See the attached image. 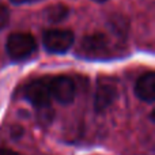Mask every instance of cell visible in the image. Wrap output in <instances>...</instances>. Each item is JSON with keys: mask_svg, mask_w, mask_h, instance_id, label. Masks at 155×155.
<instances>
[{"mask_svg": "<svg viewBox=\"0 0 155 155\" xmlns=\"http://www.w3.org/2000/svg\"><path fill=\"white\" fill-rule=\"evenodd\" d=\"M35 48H37L35 40L27 33H14L7 38L5 42V51L8 56L15 61H21L30 57L34 53Z\"/></svg>", "mask_w": 155, "mask_h": 155, "instance_id": "1", "label": "cell"}, {"mask_svg": "<svg viewBox=\"0 0 155 155\" xmlns=\"http://www.w3.org/2000/svg\"><path fill=\"white\" fill-rule=\"evenodd\" d=\"M75 35L67 29H51L42 34L44 48L49 53H65L74 45Z\"/></svg>", "mask_w": 155, "mask_h": 155, "instance_id": "2", "label": "cell"}, {"mask_svg": "<svg viewBox=\"0 0 155 155\" xmlns=\"http://www.w3.org/2000/svg\"><path fill=\"white\" fill-rule=\"evenodd\" d=\"M25 98L34 107L49 106L51 101V78H38L30 82L25 88Z\"/></svg>", "mask_w": 155, "mask_h": 155, "instance_id": "3", "label": "cell"}, {"mask_svg": "<svg viewBox=\"0 0 155 155\" xmlns=\"http://www.w3.org/2000/svg\"><path fill=\"white\" fill-rule=\"evenodd\" d=\"M51 97L63 105H68L75 98V84L65 75L51 78Z\"/></svg>", "mask_w": 155, "mask_h": 155, "instance_id": "4", "label": "cell"}, {"mask_svg": "<svg viewBox=\"0 0 155 155\" xmlns=\"http://www.w3.org/2000/svg\"><path fill=\"white\" fill-rule=\"evenodd\" d=\"M116 98H117V86L114 84V82L107 78L99 79L97 84L95 99H94L97 112H102L106 107H109Z\"/></svg>", "mask_w": 155, "mask_h": 155, "instance_id": "5", "label": "cell"}, {"mask_svg": "<svg viewBox=\"0 0 155 155\" xmlns=\"http://www.w3.org/2000/svg\"><path fill=\"white\" fill-rule=\"evenodd\" d=\"M82 52L88 57H101L107 51V38L104 34H90L82 40Z\"/></svg>", "mask_w": 155, "mask_h": 155, "instance_id": "6", "label": "cell"}, {"mask_svg": "<svg viewBox=\"0 0 155 155\" xmlns=\"http://www.w3.org/2000/svg\"><path fill=\"white\" fill-rule=\"evenodd\" d=\"M135 94L144 102H153L155 99V75L147 72L137 79L135 84Z\"/></svg>", "mask_w": 155, "mask_h": 155, "instance_id": "7", "label": "cell"}, {"mask_svg": "<svg viewBox=\"0 0 155 155\" xmlns=\"http://www.w3.org/2000/svg\"><path fill=\"white\" fill-rule=\"evenodd\" d=\"M70 14V8L64 4H54L51 5L45 10V18L51 23H57V22L64 21Z\"/></svg>", "mask_w": 155, "mask_h": 155, "instance_id": "8", "label": "cell"}, {"mask_svg": "<svg viewBox=\"0 0 155 155\" xmlns=\"http://www.w3.org/2000/svg\"><path fill=\"white\" fill-rule=\"evenodd\" d=\"M10 22V12H8V8L4 7L3 4H0V30L4 29L5 26Z\"/></svg>", "mask_w": 155, "mask_h": 155, "instance_id": "9", "label": "cell"}, {"mask_svg": "<svg viewBox=\"0 0 155 155\" xmlns=\"http://www.w3.org/2000/svg\"><path fill=\"white\" fill-rule=\"evenodd\" d=\"M12 4H30V3H37L41 0H10Z\"/></svg>", "mask_w": 155, "mask_h": 155, "instance_id": "10", "label": "cell"}, {"mask_svg": "<svg viewBox=\"0 0 155 155\" xmlns=\"http://www.w3.org/2000/svg\"><path fill=\"white\" fill-rule=\"evenodd\" d=\"M0 155H19V154L12 150H8V148H0Z\"/></svg>", "mask_w": 155, "mask_h": 155, "instance_id": "11", "label": "cell"}, {"mask_svg": "<svg viewBox=\"0 0 155 155\" xmlns=\"http://www.w3.org/2000/svg\"><path fill=\"white\" fill-rule=\"evenodd\" d=\"M95 2H99V3H102V2H106V0H95Z\"/></svg>", "mask_w": 155, "mask_h": 155, "instance_id": "12", "label": "cell"}]
</instances>
